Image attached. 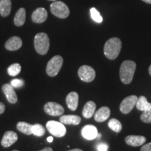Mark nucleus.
I'll return each instance as SVG.
<instances>
[{"label":"nucleus","mask_w":151,"mask_h":151,"mask_svg":"<svg viewBox=\"0 0 151 151\" xmlns=\"http://www.w3.org/2000/svg\"><path fill=\"white\" fill-rule=\"evenodd\" d=\"M146 141V138L143 136L129 135L125 138V142L130 146L137 147L142 146Z\"/></svg>","instance_id":"obj_14"},{"label":"nucleus","mask_w":151,"mask_h":151,"mask_svg":"<svg viewBox=\"0 0 151 151\" xmlns=\"http://www.w3.org/2000/svg\"><path fill=\"white\" fill-rule=\"evenodd\" d=\"M26 20V11L24 8H20L17 11L14 17V24L18 27L22 26Z\"/></svg>","instance_id":"obj_20"},{"label":"nucleus","mask_w":151,"mask_h":151,"mask_svg":"<svg viewBox=\"0 0 151 151\" xmlns=\"http://www.w3.org/2000/svg\"><path fill=\"white\" fill-rule=\"evenodd\" d=\"M48 18V12L44 8H38L34 11L32 15V20L35 23H42Z\"/></svg>","instance_id":"obj_13"},{"label":"nucleus","mask_w":151,"mask_h":151,"mask_svg":"<svg viewBox=\"0 0 151 151\" xmlns=\"http://www.w3.org/2000/svg\"><path fill=\"white\" fill-rule=\"evenodd\" d=\"M68 151H83V150H81V149H79V148H75V149H72V150H69Z\"/></svg>","instance_id":"obj_35"},{"label":"nucleus","mask_w":151,"mask_h":151,"mask_svg":"<svg viewBox=\"0 0 151 151\" xmlns=\"http://www.w3.org/2000/svg\"><path fill=\"white\" fill-rule=\"evenodd\" d=\"M110 115L111 110L109 107L103 106L94 113V120L98 122H104L109 118Z\"/></svg>","instance_id":"obj_17"},{"label":"nucleus","mask_w":151,"mask_h":151,"mask_svg":"<svg viewBox=\"0 0 151 151\" xmlns=\"http://www.w3.org/2000/svg\"><path fill=\"white\" fill-rule=\"evenodd\" d=\"M46 133V130L41 124H35L32 125V134L37 137H42Z\"/></svg>","instance_id":"obj_26"},{"label":"nucleus","mask_w":151,"mask_h":151,"mask_svg":"<svg viewBox=\"0 0 151 151\" xmlns=\"http://www.w3.org/2000/svg\"><path fill=\"white\" fill-rule=\"evenodd\" d=\"M122 48V42L120 39L113 37L106 41L104 48L105 56L109 60H115L118 58Z\"/></svg>","instance_id":"obj_1"},{"label":"nucleus","mask_w":151,"mask_h":151,"mask_svg":"<svg viewBox=\"0 0 151 151\" xmlns=\"http://www.w3.org/2000/svg\"><path fill=\"white\" fill-rule=\"evenodd\" d=\"M34 44L36 51L39 55H44L48 52L50 48V40L48 36L44 32L37 34L34 40Z\"/></svg>","instance_id":"obj_3"},{"label":"nucleus","mask_w":151,"mask_h":151,"mask_svg":"<svg viewBox=\"0 0 151 151\" xmlns=\"http://www.w3.org/2000/svg\"><path fill=\"white\" fill-rule=\"evenodd\" d=\"M12 151H19V150H12Z\"/></svg>","instance_id":"obj_39"},{"label":"nucleus","mask_w":151,"mask_h":151,"mask_svg":"<svg viewBox=\"0 0 151 151\" xmlns=\"http://www.w3.org/2000/svg\"><path fill=\"white\" fill-rule=\"evenodd\" d=\"M138 97L136 95H130L122 100L120 105V110L124 114H127L133 109L137 104Z\"/></svg>","instance_id":"obj_8"},{"label":"nucleus","mask_w":151,"mask_h":151,"mask_svg":"<svg viewBox=\"0 0 151 151\" xmlns=\"http://www.w3.org/2000/svg\"><path fill=\"white\" fill-rule=\"evenodd\" d=\"M46 129L52 136L56 137H63L67 133L65 126L61 122L50 120L46 123Z\"/></svg>","instance_id":"obj_6"},{"label":"nucleus","mask_w":151,"mask_h":151,"mask_svg":"<svg viewBox=\"0 0 151 151\" xmlns=\"http://www.w3.org/2000/svg\"><path fill=\"white\" fill-rule=\"evenodd\" d=\"M96 110V104L94 101H88L86 102L83 107V115L84 118H90L93 116L94 112Z\"/></svg>","instance_id":"obj_19"},{"label":"nucleus","mask_w":151,"mask_h":151,"mask_svg":"<svg viewBox=\"0 0 151 151\" xmlns=\"http://www.w3.org/2000/svg\"><path fill=\"white\" fill-rule=\"evenodd\" d=\"M151 106V104L149 103L148 100L144 96H141L140 97L138 98L136 106L138 110H140L141 111H144L148 109Z\"/></svg>","instance_id":"obj_23"},{"label":"nucleus","mask_w":151,"mask_h":151,"mask_svg":"<svg viewBox=\"0 0 151 151\" xmlns=\"http://www.w3.org/2000/svg\"><path fill=\"white\" fill-rule=\"evenodd\" d=\"M141 151H151V142L143 146L141 149Z\"/></svg>","instance_id":"obj_31"},{"label":"nucleus","mask_w":151,"mask_h":151,"mask_svg":"<svg viewBox=\"0 0 151 151\" xmlns=\"http://www.w3.org/2000/svg\"><path fill=\"white\" fill-rule=\"evenodd\" d=\"M136 70V63L132 60H125L120 68V78L124 84H129L133 80Z\"/></svg>","instance_id":"obj_2"},{"label":"nucleus","mask_w":151,"mask_h":151,"mask_svg":"<svg viewBox=\"0 0 151 151\" xmlns=\"http://www.w3.org/2000/svg\"><path fill=\"white\" fill-rule=\"evenodd\" d=\"M22 46V41L19 37H12L5 43V48L10 51H16Z\"/></svg>","instance_id":"obj_12"},{"label":"nucleus","mask_w":151,"mask_h":151,"mask_svg":"<svg viewBox=\"0 0 151 151\" xmlns=\"http://www.w3.org/2000/svg\"><path fill=\"white\" fill-rule=\"evenodd\" d=\"M11 85L14 87V88H20L23 86L24 81L22 79H13L11 81Z\"/></svg>","instance_id":"obj_29"},{"label":"nucleus","mask_w":151,"mask_h":151,"mask_svg":"<svg viewBox=\"0 0 151 151\" xmlns=\"http://www.w3.org/2000/svg\"><path fill=\"white\" fill-rule=\"evenodd\" d=\"M2 91L9 103L16 104L18 101V97L14 88L11 83H6L2 86Z\"/></svg>","instance_id":"obj_10"},{"label":"nucleus","mask_w":151,"mask_h":151,"mask_svg":"<svg viewBox=\"0 0 151 151\" xmlns=\"http://www.w3.org/2000/svg\"><path fill=\"white\" fill-rule=\"evenodd\" d=\"M142 1L147 4H151V0H142Z\"/></svg>","instance_id":"obj_36"},{"label":"nucleus","mask_w":151,"mask_h":151,"mask_svg":"<svg viewBox=\"0 0 151 151\" xmlns=\"http://www.w3.org/2000/svg\"><path fill=\"white\" fill-rule=\"evenodd\" d=\"M50 11L55 16L62 19L67 18L70 14L69 7L66 4L60 1L52 2L50 5Z\"/></svg>","instance_id":"obj_5"},{"label":"nucleus","mask_w":151,"mask_h":151,"mask_svg":"<svg viewBox=\"0 0 151 151\" xmlns=\"http://www.w3.org/2000/svg\"><path fill=\"white\" fill-rule=\"evenodd\" d=\"M109 146L106 143H99L97 145V150L98 151H108Z\"/></svg>","instance_id":"obj_30"},{"label":"nucleus","mask_w":151,"mask_h":151,"mask_svg":"<svg viewBox=\"0 0 151 151\" xmlns=\"http://www.w3.org/2000/svg\"><path fill=\"white\" fill-rule=\"evenodd\" d=\"M63 65V58L60 55H55L49 60L46 66V73L49 76L54 77L58 74Z\"/></svg>","instance_id":"obj_4"},{"label":"nucleus","mask_w":151,"mask_h":151,"mask_svg":"<svg viewBox=\"0 0 151 151\" xmlns=\"http://www.w3.org/2000/svg\"><path fill=\"white\" fill-rule=\"evenodd\" d=\"M11 11V0H1L0 1V14L2 17L9 16Z\"/></svg>","instance_id":"obj_21"},{"label":"nucleus","mask_w":151,"mask_h":151,"mask_svg":"<svg viewBox=\"0 0 151 151\" xmlns=\"http://www.w3.org/2000/svg\"><path fill=\"white\" fill-rule=\"evenodd\" d=\"M108 125L109 127H110L111 129H112L113 131H114L115 132H117V133H118V132L121 131L122 128L121 122L116 118L111 119V120H109Z\"/></svg>","instance_id":"obj_24"},{"label":"nucleus","mask_w":151,"mask_h":151,"mask_svg":"<svg viewBox=\"0 0 151 151\" xmlns=\"http://www.w3.org/2000/svg\"><path fill=\"white\" fill-rule=\"evenodd\" d=\"M140 118L143 122L151 123V106L147 110L143 111Z\"/></svg>","instance_id":"obj_28"},{"label":"nucleus","mask_w":151,"mask_h":151,"mask_svg":"<svg viewBox=\"0 0 151 151\" xmlns=\"http://www.w3.org/2000/svg\"><path fill=\"white\" fill-rule=\"evenodd\" d=\"M78 74L81 80L86 83L92 82L96 76L94 69L92 67L88 65L81 66L78 69Z\"/></svg>","instance_id":"obj_7"},{"label":"nucleus","mask_w":151,"mask_h":151,"mask_svg":"<svg viewBox=\"0 0 151 151\" xmlns=\"http://www.w3.org/2000/svg\"><path fill=\"white\" fill-rule=\"evenodd\" d=\"M90 16H91V18L94 21L96 22H98V23H101V22L103 21V18L101 17V15L99 13L97 9L95 8H91L90 9Z\"/></svg>","instance_id":"obj_27"},{"label":"nucleus","mask_w":151,"mask_h":151,"mask_svg":"<svg viewBox=\"0 0 151 151\" xmlns=\"http://www.w3.org/2000/svg\"><path fill=\"white\" fill-rule=\"evenodd\" d=\"M39 151H53V150H52V149L51 148H50V147H46V148H43L42 150H39Z\"/></svg>","instance_id":"obj_33"},{"label":"nucleus","mask_w":151,"mask_h":151,"mask_svg":"<svg viewBox=\"0 0 151 151\" xmlns=\"http://www.w3.org/2000/svg\"><path fill=\"white\" fill-rule=\"evenodd\" d=\"M44 111L47 114L52 116H61L65 111L63 106L59 104L53 102V101H49L44 105Z\"/></svg>","instance_id":"obj_9"},{"label":"nucleus","mask_w":151,"mask_h":151,"mask_svg":"<svg viewBox=\"0 0 151 151\" xmlns=\"http://www.w3.org/2000/svg\"><path fill=\"white\" fill-rule=\"evenodd\" d=\"M18 134L13 131H7L3 136L1 144L4 148H9L18 141Z\"/></svg>","instance_id":"obj_11"},{"label":"nucleus","mask_w":151,"mask_h":151,"mask_svg":"<svg viewBox=\"0 0 151 151\" xmlns=\"http://www.w3.org/2000/svg\"><path fill=\"white\" fill-rule=\"evenodd\" d=\"M82 135L87 140H93L98 136L97 127L90 124L85 126L82 129Z\"/></svg>","instance_id":"obj_15"},{"label":"nucleus","mask_w":151,"mask_h":151,"mask_svg":"<svg viewBox=\"0 0 151 151\" xmlns=\"http://www.w3.org/2000/svg\"><path fill=\"white\" fill-rule=\"evenodd\" d=\"M49 1H55L57 0H49Z\"/></svg>","instance_id":"obj_38"},{"label":"nucleus","mask_w":151,"mask_h":151,"mask_svg":"<svg viewBox=\"0 0 151 151\" xmlns=\"http://www.w3.org/2000/svg\"><path fill=\"white\" fill-rule=\"evenodd\" d=\"M60 121L64 124H73V125H78L80 124L81 118L78 116L74 115H65L60 117Z\"/></svg>","instance_id":"obj_18"},{"label":"nucleus","mask_w":151,"mask_h":151,"mask_svg":"<svg viewBox=\"0 0 151 151\" xmlns=\"http://www.w3.org/2000/svg\"><path fill=\"white\" fill-rule=\"evenodd\" d=\"M47 141H48V142L49 143H52V141H53V137H49L47 138Z\"/></svg>","instance_id":"obj_34"},{"label":"nucleus","mask_w":151,"mask_h":151,"mask_svg":"<svg viewBox=\"0 0 151 151\" xmlns=\"http://www.w3.org/2000/svg\"><path fill=\"white\" fill-rule=\"evenodd\" d=\"M5 111V105L2 102L0 101V115L2 114Z\"/></svg>","instance_id":"obj_32"},{"label":"nucleus","mask_w":151,"mask_h":151,"mask_svg":"<svg viewBox=\"0 0 151 151\" xmlns=\"http://www.w3.org/2000/svg\"><path fill=\"white\" fill-rule=\"evenodd\" d=\"M17 129L26 135L32 134V124L26 122H19L16 125Z\"/></svg>","instance_id":"obj_22"},{"label":"nucleus","mask_w":151,"mask_h":151,"mask_svg":"<svg viewBox=\"0 0 151 151\" xmlns=\"http://www.w3.org/2000/svg\"><path fill=\"white\" fill-rule=\"evenodd\" d=\"M148 72H149V74L151 76V65L150 67H149V69H148Z\"/></svg>","instance_id":"obj_37"},{"label":"nucleus","mask_w":151,"mask_h":151,"mask_svg":"<svg viewBox=\"0 0 151 151\" xmlns=\"http://www.w3.org/2000/svg\"><path fill=\"white\" fill-rule=\"evenodd\" d=\"M78 94L76 92H71L68 94L66 98V103L70 110L76 111L78 106Z\"/></svg>","instance_id":"obj_16"},{"label":"nucleus","mask_w":151,"mask_h":151,"mask_svg":"<svg viewBox=\"0 0 151 151\" xmlns=\"http://www.w3.org/2000/svg\"><path fill=\"white\" fill-rule=\"evenodd\" d=\"M7 71L11 76H16L21 71V66L18 63H14L9 67Z\"/></svg>","instance_id":"obj_25"}]
</instances>
